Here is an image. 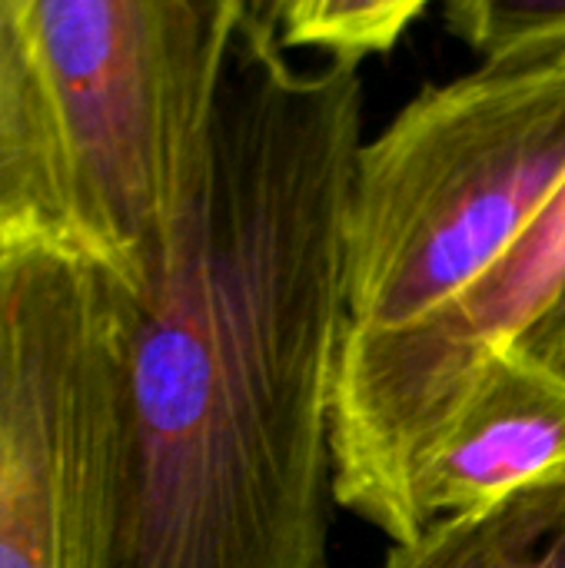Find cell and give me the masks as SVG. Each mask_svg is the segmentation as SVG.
<instances>
[{
  "instance_id": "cell-1",
  "label": "cell",
  "mask_w": 565,
  "mask_h": 568,
  "mask_svg": "<svg viewBox=\"0 0 565 568\" xmlns=\"http://www.w3.org/2000/svg\"><path fill=\"white\" fill-rule=\"evenodd\" d=\"M360 67L300 70L243 0L206 166L133 306L113 568H326Z\"/></svg>"
},
{
  "instance_id": "cell-2",
  "label": "cell",
  "mask_w": 565,
  "mask_h": 568,
  "mask_svg": "<svg viewBox=\"0 0 565 568\" xmlns=\"http://www.w3.org/2000/svg\"><path fill=\"white\" fill-rule=\"evenodd\" d=\"M565 183V40L426 87L356 153L343 216L346 329L460 300Z\"/></svg>"
},
{
  "instance_id": "cell-3",
  "label": "cell",
  "mask_w": 565,
  "mask_h": 568,
  "mask_svg": "<svg viewBox=\"0 0 565 568\" xmlns=\"http://www.w3.org/2000/svg\"><path fill=\"white\" fill-rule=\"evenodd\" d=\"M243 0H23L73 246L143 300L206 166Z\"/></svg>"
},
{
  "instance_id": "cell-4",
  "label": "cell",
  "mask_w": 565,
  "mask_h": 568,
  "mask_svg": "<svg viewBox=\"0 0 565 568\" xmlns=\"http://www.w3.org/2000/svg\"><path fill=\"white\" fill-rule=\"evenodd\" d=\"M137 300L63 246L0 260V568H113Z\"/></svg>"
},
{
  "instance_id": "cell-5",
  "label": "cell",
  "mask_w": 565,
  "mask_h": 568,
  "mask_svg": "<svg viewBox=\"0 0 565 568\" xmlns=\"http://www.w3.org/2000/svg\"><path fill=\"white\" fill-rule=\"evenodd\" d=\"M565 293V183L526 233L440 313L386 333L343 326L333 389L336 506L400 542L423 526L413 476L483 366Z\"/></svg>"
},
{
  "instance_id": "cell-6",
  "label": "cell",
  "mask_w": 565,
  "mask_h": 568,
  "mask_svg": "<svg viewBox=\"0 0 565 568\" xmlns=\"http://www.w3.org/2000/svg\"><path fill=\"white\" fill-rule=\"evenodd\" d=\"M565 469V373L513 343L476 376L466 403L413 476V509L436 519L493 503Z\"/></svg>"
},
{
  "instance_id": "cell-7",
  "label": "cell",
  "mask_w": 565,
  "mask_h": 568,
  "mask_svg": "<svg viewBox=\"0 0 565 568\" xmlns=\"http://www.w3.org/2000/svg\"><path fill=\"white\" fill-rule=\"evenodd\" d=\"M0 233L73 250L63 170L23 0H0Z\"/></svg>"
},
{
  "instance_id": "cell-8",
  "label": "cell",
  "mask_w": 565,
  "mask_h": 568,
  "mask_svg": "<svg viewBox=\"0 0 565 568\" xmlns=\"http://www.w3.org/2000/svg\"><path fill=\"white\" fill-rule=\"evenodd\" d=\"M383 568H565V469L490 509L430 523Z\"/></svg>"
},
{
  "instance_id": "cell-9",
  "label": "cell",
  "mask_w": 565,
  "mask_h": 568,
  "mask_svg": "<svg viewBox=\"0 0 565 568\" xmlns=\"http://www.w3.org/2000/svg\"><path fill=\"white\" fill-rule=\"evenodd\" d=\"M423 0H286L273 3L283 50L310 47L330 53V63L360 67L366 57L390 53L416 17Z\"/></svg>"
},
{
  "instance_id": "cell-10",
  "label": "cell",
  "mask_w": 565,
  "mask_h": 568,
  "mask_svg": "<svg viewBox=\"0 0 565 568\" xmlns=\"http://www.w3.org/2000/svg\"><path fill=\"white\" fill-rule=\"evenodd\" d=\"M443 13L480 60L565 40V0H453Z\"/></svg>"
},
{
  "instance_id": "cell-11",
  "label": "cell",
  "mask_w": 565,
  "mask_h": 568,
  "mask_svg": "<svg viewBox=\"0 0 565 568\" xmlns=\"http://www.w3.org/2000/svg\"><path fill=\"white\" fill-rule=\"evenodd\" d=\"M519 343L565 373V293Z\"/></svg>"
},
{
  "instance_id": "cell-12",
  "label": "cell",
  "mask_w": 565,
  "mask_h": 568,
  "mask_svg": "<svg viewBox=\"0 0 565 568\" xmlns=\"http://www.w3.org/2000/svg\"><path fill=\"white\" fill-rule=\"evenodd\" d=\"M13 250H17V243H13L10 236H3V233H0V260H3L7 253H13Z\"/></svg>"
}]
</instances>
